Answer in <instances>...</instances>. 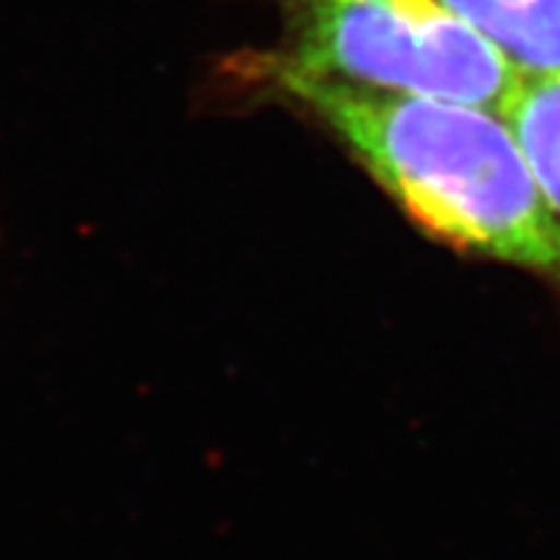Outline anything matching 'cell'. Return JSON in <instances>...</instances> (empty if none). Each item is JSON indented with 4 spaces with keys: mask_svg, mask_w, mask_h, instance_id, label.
<instances>
[{
    "mask_svg": "<svg viewBox=\"0 0 560 560\" xmlns=\"http://www.w3.org/2000/svg\"><path fill=\"white\" fill-rule=\"evenodd\" d=\"M499 115L514 132L542 198L560 219V73L520 75Z\"/></svg>",
    "mask_w": 560,
    "mask_h": 560,
    "instance_id": "277c9868",
    "label": "cell"
},
{
    "mask_svg": "<svg viewBox=\"0 0 560 560\" xmlns=\"http://www.w3.org/2000/svg\"><path fill=\"white\" fill-rule=\"evenodd\" d=\"M234 70L330 130L433 240L560 283V219L499 112L312 79L265 52Z\"/></svg>",
    "mask_w": 560,
    "mask_h": 560,
    "instance_id": "6da1fadb",
    "label": "cell"
},
{
    "mask_svg": "<svg viewBox=\"0 0 560 560\" xmlns=\"http://www.w3.org/2000/svg\"><path fill=\"white\" fill-rule=\"evenodd\" d=\"M522 75L560 73V0H439Z\"/></svg>",
    "mask_w": 560,
    "mask_h": 560,
    "instance_id": "3957f363",
    "label": "cell"
},
{
    "mask_svg": "<svg viewBox=\"0 0 560 560\" xmlns=\"http://www.w3.org/2000/svg\"><path fill=\"white\" fill-rule=\"evenodd\" d=\"M283 45L265 52L312 79L501 112L520 70L439 0H278Z\"/></svg>",
    "mask_w": 560,
    "mask_h": 560,
    "instance_id": "7a4b0ae2",
    "label": "cell"
}]
</instances>
